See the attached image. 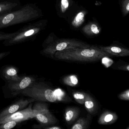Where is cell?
Returning <instances> with one entry per match:
<instances>
[{
    "label": "cell",
    "instance_id": "obj_2",
    "mask_svg": "<svg viewBox=\"0 0 129 129\" xmlns=\"http://www.w3.org/2000/svg\"><path fill=\"white\" fill-rule=\"evenodd\" d=\"M43 16L42 11L36 4H27L17 9L0 16V29L32 21Z\"/></svg>",
    "mask_w": 129,
    "mask_h": 129
},
{
    "label": "cell",
    "instance_id": "obj_20",
    "mask_svg": "<svg viewBox=\"0 0 129 129\" xmlns=\"http://www.w3.org/2000/svg\"><path fill=\"white\" fill-rule=\"evenodd\" d=\"M86 93L83 92H76L73 93V96L75 101L81 105L84 104Z\"/></svg>",
    "mask_w": 129,
    "mask_h": 129
},
{
    "label": "cell",
    "instance_id": "obj_21",
    "mask_svg": "<svg viewBox=\"0 0 129 129\" xmlns=\"http://www.w3.org/2000/svg\"><path fill=\"white\" fill-rule=\"evenodd\" d=\"M18 123L16 121H10L0 124V129H12V128L15 127Z\"/></svg>",
    "mask_w": 129,
    "mask_h": 129
},
{
    "label": "cell",
    "instance_id": "obj_25",
    "mask_svg": "<svg viewBox=\"0 0 129 129\" xmlns=\"http://www.w3.org/2000/svg\"><path fill=\"white\" fill-rule=\"evenodd\" d=\"M118 97L121 100H129V90H127L121 93L118 95Z\"/></svg>",
    "mask_w": 129,
    "mask_h": 129
},
{
    "label": "cell",
    "instance_id": "obj_1",
    "mask_svg": "<svg viewBox=\"0 0 129 129\" xmlns=\"http://www.w3.org/2000/svg\"><path fill=\"white\" fill-rule=\"evenodd\" d=\"M109 56H111L99 46L89 44L86 46L58 51L54 54L53 59L60 61L87 63L98 61Z\"/></svg>",
    "mask_w": 129,
    "mask_h": 129
},
{
    "label": "cell",
    "instance_id": "obj_12",
    "mask_svg": "<svg viewBox=\"0 0 129 129\" xmlns=\"http://www.w3.org/2000/svg\"><path fill=\"white\" fill-rule=\"evenodd\" d=\"M21 6L20 0H0V16L17 9Z\"/></svg>",
    "mask_w": 129,
    "mask_h": 129
},
{
    "label": "cell",
    "instance_id": "obj_13",
    "mask_svg": "<svg viewBox=\"0 0 129 129\" xmlns=\"http://www.w3.org/2000/svg\"><path fill=\"white\" fill-rule=\"evenodd\" d=\"M117 115L113 112L106 111L100 115L98 123L102 125H109L114 123L117 120Z\"/></svg>",
    "mask_w": 129,
    "mask_h": 129
},
{
    "label": "cell",
    "instance_id": "obj_5",
    "mask_svg": "<svg viewBox=\"0 0 129 129\" xmlns=\"http://www.w3.org/2000/svg\"><path fill=\"white\" fill-rule=\"evenodd\" d=\"M21 94L32 98L36 102L54 103L57 100V96L50 87L44 83L37 81L23 90Z\"/></svg>",
    "mask_w": 129,
    "mask_h": 129
},
{
    "label": "cell",
    "instance_id": "obj_28",
    "mask_svg": "<svg viewBox=\"0 0 129 129\" xmlns=\"http://www.w3.org/2000/svg\"><path fill=\"white\" fill-rule=\"evenodd\" d=\"M48 126L44 127H43V128H44V129H61V127H60L58 126Z\"/></svg>",
    "mask_w": 129,
    "mask_h": 129
},
{
    "label": "cell",
    "instance_id": "obj_9",
    "mask_svg": "<svg viewBox=\"0 0 129 129\" xmlns=\"http://www.w3.org/2000/svg\"><path fill=\"white\" fill-rule=\"evenodd\" d=\"M34 102H36V100L30 97L18 100L1 112L0 118L22 110Z\"/></svg>",
    "mask_w": 129,
    "mask_h": 129
},
{
    "label": "cell",
    "instance_id": "obj_10",
    "mask_svg": "<svg viewBox=\"0 0 129 129\" xmlns=\"http://www.w3.org/2000/svg\"><path fill=\"white\" fill-rule=\"evenodd\" d=\"M1 78L6 82H16L21 80V76L18 74V69L13 65L3 66L0 71Z\"/></svg>",
    "mask_w": 129,
    "mask_h": 129
},
{
    "label": "cell",
    "instance_id": "obj_15",
    "mask_svg": "<svg viewBox=\"0 0 129 129\" xmlns=\"http://www.w3.org/2000/svg\"><path fill=\"white\" fill-rule=\"evenodd\" d=\"M80 112V109L77 107H68L64 112V118L66 123L69 124H72L77 119Z\"/></svg>",
    "mask_w": 129,
    "mask_h": 129
},
{
    "label": "cell",
    "instance_id": "obj_14",
    "mask_svg": "<svg viewBox=\"0 0 129 129\" xmlns=\"http://www.w3.org/2000/svg\"><path fill=\"white\" fill-rule=\"evenodd\" d=\"M85 108L90 115L95 114L99 109L97 103L95 99L88 93H86L84 104Z\"/></svg>",
    "mask_w": 129,
    "mask_h": 129
},
{
    "label": "cell",
    "instance_id": "obj_8",
    "mask_svg": "<svg viewBox=\"0 0 129 129\" xmlns=\"http://www.w3.org/2000/svg\"><path fill=\"white\" fill-rule=\"evenodd\" d=\"M36 112L32 109L31 103L26 108L0 118V124L10 121H14L19 123L34 118Z\"/></svg>",
    "mask_w": 129,
    "mask_h": 129
},
{
    "label": "cell",
    "instance_id": "obj_22",
    "mask_svg": "<svg viewBox=\"0 0 129 129\" xmlns=\"http://www.w3.org/2000/svg\"><path fill=\"white\" fill-rule=\"evenodd\" d=\"M17 31L12 33H6L0 31V41H4L12 38L16 35Z\"/></svg>",
    "mask_w": 129,
    "mask_h": 129
},
{
    "label": "cell",
    "instance_id": "obj_7",
    "mask_svg": "<svg viewBox=\"0 0 129 129\" xmlns=\"http://www.w3.org/2000/svg\"><path fill=\"white\" fill-rule=\"evenodd\" d=\"M36 102L32 109L36 112L35 118L41 124V128L55 124L57 119L49 110L48 105L42 102Z\"/></svg>",
    "mask_w": 129,
    "mask_h": 129
},
{
    "label": "cell",
    "instance_id": "obj_17",
    "mask_svg": "<svg viewBox=\"0 0 129 129\" xmlns=\"http://www.w3.org/2000/svg\"><path fill=\"white\" fill-rule=\"evenodd\" d=\"M82 31L86 34L89 36H92L99 34L100 29L95 23L90 22L83 27Z\"/></svg>",
    "mask_w": 129,
    "mask_h": 129
},
{
    "label": "cell",
    "instance_id": "obj_27",
    "mask_svg": "<svg viewBox=\"0 0 129 129\" xmlns=\"http://www.w3.org/2000/svg\"><path fill=\"white\" fill-rule=\"evenodd\" d=\"M10 52H5L0 53V61H1L4 58L10 54Z\"/></svg>",
    "mask_w": 129,
    "mask_h": 129
},
{
    "label": "cell",
    "instance_id": "obj_24",
    "mask_svg": "<svg viewBox=\"0 0 129 129\" xmlns=\"http://www.w3.org/2000/svg\"><path fill=\"white\" fill-rule=\"evenodd\" d=\"M69 6V0H61V9L62 12L64 13L68 10Z\"/></svg>",
    "mask_w": 129,
    "mask_h": 129
},
{
    "label": "cell",
    "instance_id": "obj_6",
    "mask_svg": "<svg viewBox=\"0 0 129 129\" xmlns=\"http://www.w3.org/2000/svg\"><path fill=\"white\" fill-rule=\"evenodd\" d=\"M35 77L32 75L22 76L21 80L16 82H6L3 89L5 98L16 97L21 92L37 81Z\"/></svg>",
    "mask_w": 129,
    "mask_h": 129
},
{
    "label": "cell",
    "instance_id": "obj_4",
    "mask_svg": "<svg viewBox=\"0 0 129 129\" xmlns=\"http://www.w3.org/2000/svg\"><path fill=\"white\" fill-rule=\"evenodd\" d=\"M88 45L84 42L74 39H63L53 41L51 37H49L43 43V49L41 51V53L53 59L54 54L58 51L82 47Z\"/></svg>",
    "mask_w": 129,
    "mask_h": 129
},
{
    "label": "cell",
    "instance_id": "obj_3",
    "mask_svg": "<svg viewBox=\"0 0 129 129\" xmlns=\"http://www.w3.org/2000/svg\"><path fill=\"white\" fill-rule=\"evenodd\" d=\"M47 23L46 20H41L30 23L17 31L15 35L4 41L6 46H13L34 41L45 28Z\"/></svg>",
    "mask_w": 129,
    "mask_h": 129
},
{
    "label": "cell",
    "instance_id": "obj_16",
    "mask_svg": "<svg viewBox=\"0 0 129 129\" xmlns=\"http://www.w3.org/2000/svg\"><path fill=\"white\" fill-rule=\"evenodd\" d=\"M91 121V115L87 114L86 117H80L78 119L72 127L71 129H87L89 126Z\"/></svg>",
    "mask_w": 129,
    "mask_h": 129
},
{
    "label": "cell",
    "instance_id": "obj_19",
    "mask_svg": "<svg viewBox=\"0 0 129 129\" xmlns=\"http://www.w3.org/2000/svg\"><path fill=\"white\" fill-rule=\"evenodd\" d=\"M86 14V12L84 11H82L78 13L72 22V25L76 28L80 26L84 21Z\"/></svg>",
    "mask_w": 129,
    "mask_h": 129
},
{
    "label": "cell",
    "instance_id": "obj_23",
    "mask_svg": "<svg viewBox=\"0 0 129 129\" xmlns=\"http://www.w3.org/2000/svg\"><path fill=\"white\" fill-rule=\"evenodd\" d=\"M121 9L123 15H126L129 12V0H122Z\"/></svg>",
    "mask_w": 129,
    "mask_h": 129
},
{
    "label": "cell",
    "instance_id": "obj_26",
    "mask_svg": "<svg viewBox=\"0 0 129 129\" xmlns=\"http://www.w3.org/2000/svg\"><path fill=\"white\" fill-rule=\"evenodd\" d=\"M117 69L118 70H122V71H129V65L128 64L122 65L119 66L117 67Z\"/></svg>",
    "mask_w": 129,
    "mask_h": 129
},
{
    "label": "cell",
    "instance_id": "obj_11",
    "mask_svg": "<svg viewBox=\"0 0 129 129\" xmlns=\"http://www.w3.org/2000/svg\"><path fill=\"white\" fill-rule=\"evenodd\" d=\"M99 47L103 51L109 54L111 56L125 57L129 55V50L122 47L110 46H99Z\"/></svg>",
    "mask_w": 129,
    "mask_h": 129
},
{
    "label": "cell",
    "instance_id": "obj_18",
    "mask_svg": "<svg viewBox=\"0 0 129 129\" xmlns=\"http://www.w3.org/2000/svg\"><path fill=\"white\" fill-rule=\"evenodd\" d=\"M62 81L65 84L72 87L75 86L78 83L77 76L75 75H71L64 77Z\"/></svg>",
    "mask_w": 129,
    "mask_h": 129
}]
</instances>
